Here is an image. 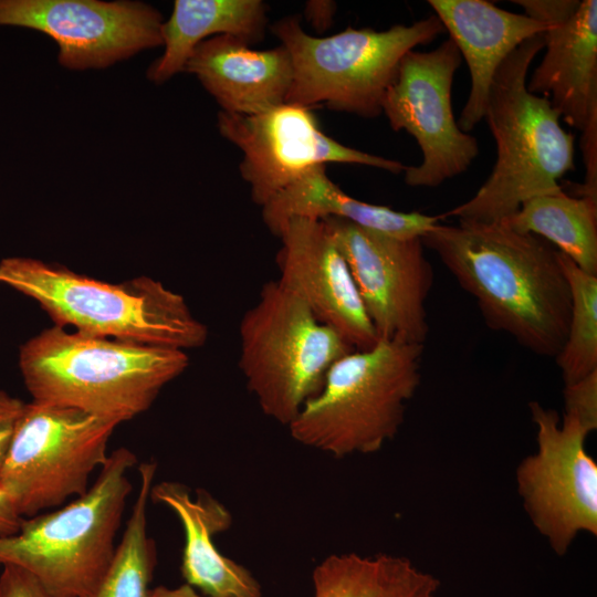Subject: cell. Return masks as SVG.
Returning <instances> with one entry per match:
<instances>
[{"instance_id": "obj_1", "label": "cell", "mask_w": 597, "mask_h": 597, "mask_svg": "<svg viewBox=\"0 0 597 597\" xmlns=\"http://www.w3.org/2000/svg\"><path fill=\"white\" fill-rule=\"evenodd\" d=\"M421 242L473 296L490 328L536 355L557 356L570 315L569 286L557 249L502 222L461 220L438 223Z\"/></svg>"}, {"instance_id": "obj_2", "label": "cell", "mask_w": 597, "mask_h": 597, "mask_svg": "<svg viewBox=\"0 0 597 597\" xmlns=\"http://www.w3.org/2000/svg\"><path fill=\"white\" fill-rule=\"evenodd\" d=\"M542 49L543 33L521 43L498 69L483 117L496 145L493 169L473 197L441 217L500 222L526 200L562 190L559 180L575 169L574 136L551 102L526 87Z\"/></svg>"}, {"instance_id": "obj_3", "label": "cell", "mask_w": 597, "mask_h": 597, "mask_svg": "<svg viewBox=\"0 0 597 597\" xmlns=\"http://www.w3.org/2000/svg\"><path fill=\"white\" fill-rule=\"evenodd\" d=\"M189 365L187 352L67 332L54 325L19 352L33 400L125 422L153 405Z\"/></svg>"}, {"instance_id": "obj_4", "label": "cell", "mask_w": 597, "mask_h": 597, "mask_svg": "<svg viewBox=\"0 0 597 597\" xmlns=\"http://www.w3.org/2000/svg\"><path fill=\"white\" fill-rule=\"evenodd\" d=\"M0 282L36 301L55 325L82 334L184 352L208 339L184 296L151 277L112 284L11 256L0 262Z\"/></svg>"}, {"instance_id": "obj_5", "label": "cell", "mask_w": 597, "mask_h": 597, "mask_svg": "<svg viewBox=\"0 0 597 597\" xmlns=\"http://www.w3.org/2000/svg\"><path fill=\"white\" fill-rule=\"evenodd\" d=\"M422 354L421 344L384 338L346 354L287 427L291 437L334 458L380 451L404 423L420 385Z\"/></svg>"}, {"instance_id": "obj_6", "label": "cell", "mask_w": 597, "mask_h": 597, "mask_svg": "<svg viewBox=\"0 0 597 597\" xmlns=\"http://www.w3.org/2000/svg\"><path fill=\"white\" fill-rule=\"evenodd\" d=\"M136 464L129 449L114 450L84 494L54 511L23 519L15 534L0 536V565L23 568L52 591L88 596L114 557L133 490L127 474Z\"/></svg>"}, {"instance_id": "obj_7", "label": "cell", "mask_w": 597, "mask_h": 597, "mask_svg": "<svg viewBox=\"0 0 597 597\" xmlns=\"http://www.w3.org/2000/svg\"><path fill=\"white\" fill-rule=\"evenodd\" d=\"M239 368L262 413L289 427L354 348L277 280L263 284L239 325Z\"/></svg>"}, {"instance_id": "obj_8", "label": "cell", "mask_w": 597, "mask_h": 597, "mask_svg": "<svg viewBox=\"0 0 597 597\" xmlns=\"http://www.w3.org/2000/svg\"><path fill=\"white\" fill-rule=\"evenodd\" d=\"M290 53L293 80L285 103L310 107L325 104L365 118L380 115L387 88L401 59L438 38L444 28L436 14L409 25L383 31L347 28L328 36H313L296 17L271 27Z\"/></svg>"}, {"instance_id": "obj_9", "label": "cell", "mask_w": 597, "mask_h": 597, "mask_svg": "<svg viewBox=\"0 0 597 597\" xmlns=\"http://www.w3.org/2000/svg\"><path fill=\"white\" fill-rule=\"evenodd\" d=\"M118 425L76 408L27 402L0 470V489L23 519L81 496L105 464Z\"/></svg>"}, {"instance_id": "obj_10", "label": "cell", "mask_w": 597, "mask_h": 597, "mask_svg": "<svg viewBox=\"0 0 597 597\" xmlns=\"http://www.w3.org/2000/svg\"><path fill=\"white\" fill-rule=\"evenodd\" d=\"M536 451L516 468L523 507L552 551L565 555L580 533L597 535V463L586 449L590 433L579 420L540 402L528 405Z\"/></svg>"}, {"instance_id": "obj_11", "label": "cell", "mask_w": 597, "mask_h": 597, "mask_svg": "<svg viewBox=\"0 0 597 597\" xmlns=\"http://www.w3.org/2000/svg\"><path fill=\"white\" fill-rule=\"evenodd\" d=\"M461 61L451 39L431 51L411 50L385 93L381 112L390 127L409 133L422 153L418 166L404 170L408 186L437 187L467 171L479 155L476 138L459 128L452 111V83Z\"/></svg>"}, {"instance_id": "obj_12", "label": "cell", "mask_w": 597, "mask_h": 597, "mask_svg": "<svg viewBox=\"0 0 597 597\" xmlns=\"http://www.w3.org/2000/svg\"><path fill=\"white\" fill-rule=\"evenodd\" d=\"M220 134L242 151L240 174L261 208L314 167L329 163L392 174L406 166L338 143L324 134L310 107L283 103L253 115L218 114Z\"/></svg>"}, {"instance_id": "obj_13", "label": "cell", "mask_w": 597, "mask_h": 597, "mask_svg": "<svg viewBox=\"0 0 597 597\" xmlns=\"http://www.w3.org/2000/svg\"><path fill=\"white\" fill-rule=\"evenodd\" d=\"M543 22L545 54L526 87L582 133L583 186L597 187V1L514 0Z\"/></svg>"}, {"instance_id": "obj_14", "label": "cell", "mask_w": 597, "mask_h": 597, "mask_svg": "<svg viewBox=\"0 0 597 597\" xmlns=\"http://www.w3.org/2000/svg\"><path fill=\"white\" fill-rule=\"evenodd\" d=\"M321 221L349 266L378 338L423 345L433 270L421 238L399 239L338 218Z\"/></svg>"}, {"instance_id": "obj_15", "label": "cell", "mask_w": 597, "mask_h": 597, "mask_svg": "<svg viewBox=\"0 0 597 597\" xmlns=\"http://www.w3.org/2000/svg\"><path fill=\"white\" fill-rule=\"evenodd\" d=\"M161 14L138 1L0 0V27L52 38L71 70L104 69L163 44Z\"/></svg>"}, {"instance_id": "obj_16", "label": "cell", "mask_w": 597, "mask_h": 597, "mask_svg": "<svg viewBox=\"0 0 597 597\" xmlns=\"http://www.w3.org/2000/svg\"><path fill=\"white\" fill-rule=\"evenodd\" d=\"M279 279L310 307L320 322L337 332L354 349L377 341L349 266L321 220L292 217L277 230Z\"/></svg>"}, {"instance_id": "obj_17", "label": "cell", "mask_w": 597, "mask_h": 597, "mask_svg": "<svg viewBox=\"0 0 597 597\" xmlns=\"http://www.w3.org/2000/svg\"><path fill=\"white\" fill-rule=\"evenodd\" d=\"M450 39L467 62L471 86L457 122L469 133L484 117L490 87L504 60L545 24L525 13H513L484 0H429Z\"/></svg>"}, {"instance_id": "obj_18", "label": "cell", "mask_w": 597, "mask_h": 597, "mask_svg": "<svg viewBox=\"0 0 597 597\" xmlns=\"http://www.w3.org/2000/svg\"><path fill=\"white\" fill-rule=\"evenodd\" d=\"M195 74L222 112L253 115L285 103L293 64L281 44L254 50L239 38L222 34L200 42L185 70Z\"/></svg>"}, {"instance_id": "obj_19", "label": "cell", "mask_w": 597, "mask_h": 597, "mask_svg": "<svg viewBox=\"0 0 597 597\" xmlns=\"http://www.w3.org/2000/svg\"><path fill=\"white\" fill-rule=\"evenodd\" d=\"M150 499L170 509L180 521L185 543L180 570L186 584L206 597H261L259 580L243 565L223 555L213 538L230 528L228 509L203 490L195 498L179 482L153 484Z\"/></svg>"}, {"instance_id": "obj_20", "label": "cell", "mask_w": 597, "mask_h": 597, "mask_svg": "<svg viewBox=\"0 0 597 597\" xmlns=\"http://www.w3.org/2000/svg\"><path fill=\"white\" fill-rule=\"evenodd\" d=\"M292 217L338 218L399 239L421 238L441 219V216L397 211L350 197L329 179L326 166L312 168L262 207L263 222L274 235Z\"/></svg>"}, {"instance_id": "obj_21", "label": "cell", "mask_w": 597, "mask_h": 597, "mask_svg": "<svg viewBox=\"0 0 597 597\" xmlns=\"http://www.w3.org/2000/svg\"><path fill=\"white\" fill-rule=\"evenodd\" d=\"M266 11L261 0H176L161 27L164 53L150 65L148 78L163 83L184 71L195 48L211 36L228 34L249 44L260 41Z\"/></svg>"}, {"instance_id": "obj_22", "label": "cell", "mask_w": 597, "mask_h": 597, "mask_svg": "<svg viewBox=\"0 0 597 597\" xmlns=\"http://www.w3.org/2000/svg\"><path fill=\"white\" fill-rule=\"evenodd\" d=\"M314 597H436L440 580L409 558L333 554L312 573Z\"/></svg>"}, {"instance_id": "obj_23", "label": "cell", "mask_w": 597, "mask_h": 597, "mask_svg": "<svg viewBox=\"0 0 597 597\" xmlns=\"http://www.w3.org/2000/svg\"><path fill=\"white\" fill-rule=\"evenodd\" d=\"M500 222L544 239L578 268L597 275V201L562 189L526 200Z\"/></svg>"}, {"instance_id": "obj_24", "label": "cell", "mask_w": 597, "mask_h": 597, "mask_svg": "<svg viewBox=\"0 0 597 597\" xmlns=\"http://www.w3.org/2000/svg\"><path fill=\"white\" fill-rule=\"evenodd\" d=\"M157 464L138 467L139 488L121 542L96 589L86 597H147L157 563L154 540L147 532V504Z\"/></svg>"}, {"instance_id": "obj_25", "label": "cell", "mask_w": 597, "mask_h": 597, "mask_svg": "<svg viewBox=\"0 0 597 597\" xmlns=\"http://www.w3.org/2000/svg\"><path fill=\"white\" fill-rule=\"evenodd\" d=\"M570 293V315L565 343L555 357L565 385L597 370V275L578 268L559 252Z\"/></svg>"}, {"instance_id": "obj_26", "label": "cell", "mask_w": 597, "mask_h": 597, "mask_svg": "<svg viewBox=\"0 0 597 597\" xmlns=\"http://www.w3.org/2000/svg\"><path fill=\"white\" fill-rule=\"evenodd\" d=\"M564 413L576 417L590 433L597 429V370L565 385Z\"/></svg>"}, {"instance_id": "obj_27", "label": "cell", "mask_w": 597, "mask_h": 597, "mask_svg": "<svg viewBox=\"0 0 597 597\" xmlns=\"http://www.w3.org/2000/svg\"><path fill=\"white\" fill-rule=\"evenodd\" d=\"M0 597H71L52 591L32 574L14 565L2 566Z\"/></svg>"}, {"instance_id": "obj_28", "label": "cell", "mask_w": 597, "mask_h": 597, "mask_svg": "<svg viewBox=\"0 0 597 597\" xmlns=\"http://www.w3.org/2000/svg\"><path fill=\"white\" fill-rule=\"evenodd\" d=\"M25 404L23 400L0 389V470L7 458Z\"/></svg>"}, {"instance_id": "obj_29", "label": "cell", "mask_w": 597, "mask_h": 597, "mask_svg": "<svg viewBox=\"0 0 597 597\" xmlns=\"http://www.w3.org/2000/svg\"><path fill=\"white\" fill-rule=\"evenodd\" d=\"M336 4L333 1H308L305 6V17L318 30L327 29L333 23Z\"/></svg>"}, {"instance_id": "obj_30", "label": "cell", "mask_w": 597, "mask_h": 597, "mask_svg": "<svg viewBox=\"0 0 597 597\" xmlns=\"http://www.w3.org/2000/svg\"><path fill=\"white\" fill-rule=\"evenodd\" d=\"M22 520L9 495L0 489V536L15 534Z\"/></svg>"}, {"instance_id": "obj_31", "label": "cell", "mask_w": 597, "mask_h": 597, "mask_svg": "<svg viewBox=\"0 0 597 597\" xmlns=\"http://www.w3.org/2000/svg\"><path fill=\"white\" fill-rule=\"evenodd\" d=\"M147 597H206L188 584L175 588L157 586L150 588Z\"/></svg>"}]
</instances>
